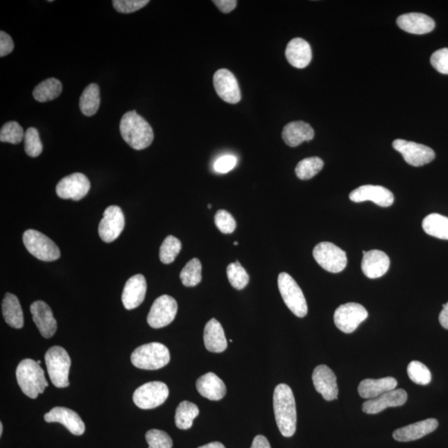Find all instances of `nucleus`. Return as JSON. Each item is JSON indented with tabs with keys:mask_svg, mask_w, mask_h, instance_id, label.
Masks as SVG:
<instances>
[{
	"mask_svg": "<svg viewBox=\"0 0 448 448\" xmlns=\"http://www.w3.org/2000/svg\"><path fill=\"white\" fill-rule=\"evenodd\" d=\"M275 418L282 436L293 437L297 429V408L291 388L280 384L275 388L273 395Z\"/></svg>",
	"mask_w": 448,
	"mask_h": 448,
	"instance_id": "nucleus-1",
	"label": "nucleus"
},
{
	"mask_svg": "<svg viewBox=\"0 0 448 448\" xmlns=\"http://www.w3.org/2000/svg\"><path fill=\"white\" fill-rule=\"evenodd\" d=\"M120 130L122 138L134 150L146 149L154 141L150 125L135 111L126 112L122 117Z\"/></svg>",
	"mask_w": 448,
	"mask_h": 448,
	"instance_id": "nucleus-2",
	"label": "nucleus"
},
{
	"mask_svg": "<svg viewBox=\"0 0 448 448\" xmlns=\"http://www.w3.org/2000/svg\"><path fill=\"white\" fill-rule=\"evenodd\" d=\"M16 377L21 390L31 399H37L49 386L44 370L31 359H25L19 363L16 370Z\"/></svg>",
	"mask_w": 448,
	"mask_h": 448,
	"instance_id": "nucleus-3",
	"label": "nucleus"
},
{
	"mask_svg": "<svg viewBox=\"0 0 448 448\" xmlns=\"http://www.w3.org/2000/svg\"><path fill=\"white\" fill-rule=\"evenodd\" d=\"M130 361L138 369L156 370L168 365L171 361V354L166 345L154 342L135 349Z\"/></svg>",
	"mask_w": 448,
	"mask_h": 448,
	"instance_id": "nucleus-4",
	"label": "nucleus"
},
{
	"mask_svg": "<svg viewBox=\"0 0 448 448\" xmlns=\"http://www.w3.org/2000/svg\"><path fill=\"white\" fill-rule=\"evenodd\" d=\"M45 363L51 382L55 387L69 386L71 359L65 349L61 346L50 348L45 354Z\"/></svg>",
	"mask_w": 448,
	"mask_h": 448,
	"instance_id": "nucleus-5",
	"label": "nucleus"
},
{
	"mask_svg": "<svg viewBox=\"0 0 448 448\" xmlns=\"http://www.w3.org/2000/svg\"><path fill=\"white\" fill-rule=\"evenodd\" d=\"M277 282L279 291L286 307L300 318L305 317L308 312L307 303L297 282L288 273H282L279 274Z\"/></svg>",
	"mask_w": 448,
	"mask_h": 448,
	"instance_id": "nucleus-6",
	"label": "nucleus"
},
{
	"mask_svg": "<svg viewBox=\"0 0 448 448\" xmlns=\"http://www.w3.org/2000/svg\"><path fill=\"white\" fill-rule=\"evenodd\" d=\"M23 242L28 252L37 259L53 261L60 259L61 252L57 244L39 231L35 230L25 231Z\"/></svg>",
	"mask_w": 448,
	"mask_h": 448,
	"instance_id": "nucleus-7",
	"label": "nucleus"
},
{
	"mask_svg": "<svg viewBox=\"0 0 448 448\" xmlns=\"http://www.w3.org/2000/svg\"><path fill=\"white\" fill-rule=\"evenodd\" d=\"M313 257L321 268L331 273H339L347 266V257L345 251L329 242L317 244Z\"/></svg>",
	"mask_w": 448,
	"mask_h": 448,
	"instance_id": "nucleus-8",
	"label": "nucleus"
},
{
	"mask_svg": "<svg viewBox=\"0 0 448 448\" xmlns=\"http://www.w3.org/2000/svg\"><path fill=\"white\" fill-rule=\"evenodd\" d=\"M169 393L166 384L159 381L146 383L135 391L133 401L139 408L153 409L166 402Z\"/></svg>",
	"mask_w": 448,
	"mask_h": 448,
	"instance_id": "nucleus-9",
	"label": "nucleus"
},
{
	"mask_svg": "<svg viewBox=\"0 0 448 448\" xmlns=\"http://www.w3.org/2000/svg\"><path fill=\"white\" fill-rule=\"evenodd\" d=\"M368 311L361 304L350 302L337 308L334 314L336 327L346 334L353 333L367 319Z\"/></svg>",
	"mask_w": 448,
	"mask_h": 448,
	"instance_id": "nucleus-10",
	"label": "nucleus"
},
{
	"mask_svg": "<svg viewBox=\"0 0 448 448\" xmlns=\"http://www.w3.org/2000/svg\"><path fill=\"white\" fill-rule=\"evenodd\" d=\"M178 311V304L171 295H163L155 300L147 316L150 327L160 329L173 322Z\"/></svg>",
	"mask_w": 448,
	"mask_h": 448,
	"instance_id": "nucleus-11",
	"label": "nucleus"
},
{
	"mask_svg": "<svg viewBox=\"0 0 448 448\" xmlns=\"http://www.w3.org/2000/svg\"><path fill=\"white\" fill-rule=\"evenodd\" d=\"M393 147L403 155L406 162L414 167L424 166L435 159V152L422 144L398 139L393 142Z\"/></svg>",
	"mask_w": 448,
	"mask_h": 448,
	"instance_id": "nucleus-12",
	"label": "nucleus"
},
{
	"mask_svg": "<svg viewBox=\"0 0 448 448\" xmlns=\"http://www.w3.org/2000/svg\"><path fill=\"white\" fill-rule=\"evenodd\" d=\"M91 189L89 180L82 173H74L58 182L56 193L62 200H81Z\"/></svg>",
	"mask_w": 448,
	"mask_h": 448,
	"instance_id": "nucleus-13",
	"label": "nucleus"
},
{
	"mask_svg": "<svg viewBox=\"0 0 448 448\" xmlns=\"http://www.w3.org/2000/svg\"><path fill=\"white\" fill-rule=\"evenodd\" d=\"M125 227V217L120 207L109 206L101 219L98 234L103 242L110 243L119 238Z\"/></svg>",
	"mask_w": 448,
	"mask_h": 448,
	"instance_id": "nucleus-14",
	"label": "nucleus"
},
{
	"mask_svg": "<svg viewBox=\"0 0 448 448\" xmlns=\"http://www.w3.org/2000/svg\"><path fill=\"white\" fill-rule=\"evenodd\" d=\"M214 85L218 96L227 103L236 104L242 98L238 81L230 70H218L214 76Z\"/></svg>",
	"mask_w": 448,
	"mask_h": 448,
	"instance_id": "nucleus-15",
	"label": "nucleus"
},
{
	"mask_svg": "<svg viewBox=\"0 0 448 448\" xmlns=\"http://www.w3.org/2000/svg\"><path fill=\"white\" fill-rule=\"evenodd\" d=\"M350 200L354 203L372 201L380 207H390L394 204L395 196L383 186L363 185L350 193Z\"/></svg>",
	"mask_w": 448,
	"mask_h": 448,
	"instance_id": "nucleus-16",
	"label": "nucleus"
},
{
	"mask_svg": "<svg viewBox=\"0 0 448 448\" xmlns=\"http://www.w3.org/2000/svg\"><path fill=\"white\" fill-rule=\"evenodd\" d=\"M316 390L327 401L337 399L339 394L337 379L331 369L325 365L317 366L312 374Z\"/></svg>",
	"mask_w": 448,
	"mask_h": 448,
	"instance_id": "nucleus-17",
	"label": "nucleus"
},
{
	"mask_svg": "<svg viewBox=\"0 0 448 448\" xmlns=\"http://www.w3.org/2000/svg\"><path fill=\"white\" fill-rule=\"evenodd\" d=\"M44 420L46 422H58V424H62L76 436H81L85 433V424H84L81 417L74 410L67 408H53L50 412L45 414Z\"/></svg>",
	"mask_w": 448,
	"mask_h": 448,
	"instance_id": "nucleus-18",
	"label": "nucleus"
},
{
	"mask_svg": "<svg viewBox=\"0 0 448 448\" xmlns=\"http://www.w3.org/2000/svg\"><path fill=\"white\" fill-rule=\"evenodd\" d=\"M407 392L399 390H391L363 404V411L368 414H377L388 408L400 407L407 402Z\"/></svg>",
	"mask_w": 448,
	"mask_h": 448,
	"instance_id": "nucleus-19",
	"label": "nucleus"
},
{
	"mask_svg": "<svg viewBox=\"0 0 448 448\" xmlns=\"http://www.w3.org/2000/svg\"><path fill=\"white\" fill-rule=\"evenodd\" d=\"M147 284L145 277L141 274L135 275L128 279L122 293V303L126 310H133L145 300Z\"/></svg>",
	"mask_w": 448,
	"mask_h": 448,
	"instance_id": "nucleus-20",
	"label": "nucleus"
},
{
	"mask_svg": "<svg viewBox=\"0 0 448 448\" xmlns=\"http://www.w3.org/2000/svg\"><path fill=\"white\" fill-rule=\"evenodd\" d=\"M31 311L33 320L41 335L46 339L53 337L57 331L58 325L53 311L48 304L43 301L35 302L31 307Z\"/></svg>",
	"mask_w": 448,
	"mask_h": 448,
	"instance_id": "nucleus-21",
	"label": "nucleus"
},
{
	"mask_svg": "<svg viewBox=\"0 0 448 448\" xmlns=\"http://www.w3.org/2000/svg\"><path fill=\"white\" fill-rule=\"evenodd\" d=\"M361 268L363 274L370 279L379 278L388 272L390 266V257L380 250L363 252Z\"/></svg>",
	"mask_w": 448,
	"mask_h": 448,
	"instance_id": "nucleus-22",
	"label": "nucleus"
},
{
	"mask_svg": "<svg viewBox=\"0 0 448 448\" xmlns=\"http://www.w3.org/2000/svg\"><path fill=\"white\" fill-rule=\"evenodd\" d=\"M397 24L404 31L417 35L432 32L435 28L434 20L420 12H410L399 16L397 19Z\"/></svg>",
	"mask_w": 448,
	"mask_h": 448,
	"instance_id": "nucleus-23",
	"label": "nucleus"
},
{
	"mask_svg": "<svg viewBox=\"0 0 448 448\" xmlns=\"http://www.w3.org/2000/svg\"><path fill=\"white\" fill-rule=\"evenodd\" d=\"M438 427V422L435 418H429L415 424H410L395 431L393 438L398 442H412L426 436Z\"/></svg>",
	"mask_w": 448,
	"mask_h": 448,
	"instance_id": "nucleus-24",
	"label": "nucleus"
},
{
	"mask_svg": "<svg viewBox=\"0 0 448 448\" xmlns=\"http://www.w3.org/2000/svg\"><path fill=\"white\" fill-rule=\"evenodd\" d=\"M286 58L295 69H305L312 59L311 48L306 40L297 37L291 40L286 49Z\"/></svg>",
	"mask_w": 448,
	"mask_h": 448,
	"instance_id": "nucleus-25",
	"label": "nucleus"
},
{
	"mask_svg": "<svg viewBox=\"0 0 448 448\" xmlns=\"http://www.w3.org/2000/svg\"><path fill=\"white\" fill-rule=\"evenodd\" d=\"M315 137L313 128L304 121H293L285 126L282 139L287 146L297 147L305 141H310Z\"/></svg>",
	"mask_w": 448,
	"mask_h": 448,
	"instance_id": "nucleus-26",
	"label": "nucleus"
},
{
	"mask_svg": "<svg viewBox=\"0 0 448 448\" xmlns=\"http://www.w3.org/2000/svg\"><path fill=\"white\" fill-rule=\"evenodd\" d=\"M397 386H398V381L393 377L379 379H367L359 384L358 391L361 398L373 399L388 391L396 390Z\"/></svg>",
	"mask_w": 448,
	"mask_h": 448,
	"instance_id": "nucleus-27",
	"label": "nucleus"
},
{
	"mask_svg": "<svg viewBox=\"0 0 448 448\" xmlns=\"http://www.w3.org/2000/svg\"><path fill=\"white\" fill-rule=\"evenodd\" d=\"M196 388L203 397L213 401L222 399L227 392L223 380L211 372L197 380Z\"/></svg>",
	"mask_w": 448,
	"mask_h": 448,
	"instance_id": "nucleus-28",
	"label": "nucleus"
},
{
	"mask_svg": "<svg viewBox=\"0 0 448 448\" xmlns=\"http://www.w3.org/2000/svg\"><path fill=\"white\" fill-rule=\"evenodd\" d=\"M204 341L207 350L210 352L222 353L227 347V342L222 325L216 319H211L206 324Z\"/></svg>",
	"mask_w": 448,
	"mask_h": 448,
	"instance_id": "nucleus-29",
	"label": "nucleus"
},
{
	"mask_svg": "<svg viewBox=\"0 0 448 448\" xmlns=\"http://www.w3.org/2000/svg\"><path fill=\"white\" fill-rule=\"evenodd\" d=\"M2 312L4 320L10 327L15 329L24 327L23 310L16 295L12 293L6 294L2 303Z\"/></svg>",
	"mask_w": 448,
	"mask_h": 448,
	"instance_id": "nucleus-30",
	"label": "nucleus"
},
{
	"mask_svg": "<svg viewBox=\"0 0 448 448\" xmlns=\"http://www.w3.org/2000/svg\"><path fill=\"white\" fill-rule=\"evenodd\" d=\"M100 103V88L96 84L92 83L85 88L80 97V110L86 117L94 116L98 111Z\"/></svg>",
	"mask_w": 448,
	"mask_h": 448,
	"instance_id": "nucleus-31",
	"label": "nucleus"
},
{
	"mask_svg": "<svg viewBox=\"0 0 448 448\" xmlns=\"http://www.w3.org/2000/svg\"><path fill=\"white\" fill-rule=\"evenodd\" d=\"M427 234L439 239L448 240V218L438 214H431L422 221Z\"/></svg>",
	"mask_w": 448,
	"mask_h": 448,
	"instance_id": "nucleus-32",
	"label": "nucleus"
},
{
	"mask_svg": "<svg viewBox=\"0 0 448 448\" xmlns=\"http://www.w3.org/2000/svg\"><path fill=\"white\" fill-rule=\"evenodd\" d=\"M62 92V83L58 79L52 78L40 83L33 90V96L39 103H46L58 98Z\"/></svg>",
	"mask_w": 448,
	"mask_h": 448,
	"instance_id": "nucleus-33",
	"label": "nucleus"
},
{
	"mask_svg": "<svg viewBox=\"0 0 448 448\" xmlns=\"http://www.w3.org/2000/svg\"><path fill=\"white\" fill-rule=\"evenodd\" d=\"M200 413L198 406L189 401L181 402L175 412V424L177 428L187 430L193 426V422Z\"/></svg>",
	"mask_w": 448,
	"mask_h": 448,
	"instance_id": "nucleus-34",
	"label": "nucleus"
},
{
	"mask_svg": "<svg viewBox=\"0 0 448 448\" xmlns=\"http://www.w3.org/2000/svg\"><path fill=\"white\" fill-rule=\"evenodd\" d=\"M323 166V160L319 157L306 158L298 164L295 167V175L300 180H310L318 174Z\"/></svg>",
	"mask_w": 448,
	"mask_h": 448,
	"instance_id": "nucleus-35",
	"label": "nucleus"
},
{
	"mask_svg": "<svg viewBox=\"0 0 448 448\" xmlns=\"http://www.w3.org/2000/svg\"><path fill=\"white\" fill-rule=\"evenodd\" d=\"M180 277L185 286L193 287L200 284L202 281L200 261L198 259L190 260L181 270Z\"/></svg>",
	"mask_w": 448,
	"mask_h": 448,
	"instance_id": "nucleus-36",
	"label": "nucleus"
},
{
	"mask_svg": "<svg viewBox=\"0 0 448 448\" xmlns=\"http://www.w3.org/2000/svg\"><path fill=\"white\" fill-rule=\"evenodd\" d=\"M182 243L174 236H168L160 248V259L164 264H171L181 251Z\"/></svg>",
	"mask_w": 448,
	"mask_h": 448,
	"instance_id": "nucleus-37",
	"label": "nucleus"
},
{
	"mask_svg": "<svg viewBox=\"0 0 448 448\" xmlns=\"http://www.w3.org/2000/svg\"><path fill=\"white\" fill-rule=\"evenodd\" d=\"M227 276L232 286L236 290L245 288L250 280L248 273L239 264V261L227 266Z\"/></svg>",
	"mask_w": 448,
	"mask_h": 448,
	"instance_id": "nucleus-38",
	"label": "nucleus"
},
{
	"mask_svg": "<svg viewBox=\"0 0 448 448\" xmlns=\"http://www.w3.org/2000/svg\"><path fill=\"white\" fill-rule=\"evenodd\" d=\"M408 374L413 383L427 386L432 381V374L424 363L420 361H412L408 366Z\"/></svg>",
	"mask_w": 448,
	"mask_h": 448,
	"instance_id": "nucleus-39",
	"label": "nucleus"
},
{
	"mask_svg": "<svg viewBox=\"0 0 448 448\" xmlns=\"http://www.w3.org/2000/svg\"><path fill=\"white\" fill-rule=\"evenodd\" d=\"M25 132L18 122L10 121L4 124L0 132V141L18 145L24 139Z\"/></svg>",
	"mask_w": 448,
	"mask_h": 448,
	"instance_id": "nucleus-40",
	"label": "nucleus"
},
{
	"mask_svg": "<svg viewBox=\"0 0 448 448\" xmlns=\"http://www.w3.org/2000/svg\"><path fill=\"white\" fill-rule=\"evenodd\" d=\"M24 145L25 152L31 157L35 158L41 155L43 152V144L37 129L31 128L25 132Z\"/></svg>",
	"mask_w": 448,
	"mask_h": 448,
	"instance_id": "nucleus-41",
	"label": "nucleus"
},
{
	"mask_svg": "<svg viewBox=\"0 0 448 448\" xmlns=\"http://www.w3.org/2000/svg\"><path fill=\"white\" fill-rule=\"evenodd\" d=\"M146 439L149 448H172L173 441L164 431L151 429L146 434Z\"/></svg>",
	"mask_w": 448,
	"mask_h": 448,
	"instance_id": "nucleus-42",
	"label": "nucleus"
},
{
	"mask_svg": "<svg viewBox=\"0 0 448 448\" xmlns=\"http://www.w3.org/2000/svg\"><path fill=\"white\" fill-rule=\"evenodd\" d=\"M215 225L224 234H230L236 230V223L234 217L226 210H218L214 218Z\"/></svg>",
	"mask_w": 448,
	"mask_h": 448,
	"instance_id": "nucleus-43",
	"label": "nucleus"
},
{
	"mask_svg": "<svg viewBox=\"0 0 448 448\" xmlns=\"http://www.w3.org/2000/svg\"><path fill=\"white\" fill-rule=\"evenodd\" d=\"M113 6L122 14L137 12L150 3L149 0H114Z\"/></svg>",
	"mask_w": 448,
	"mask_h": 448,
	"instance_id": "nucleus-44",
	"label": "nucleus"
},
{
	"mask_svg": "<svg viewBox=\"0 0 448 448\" xmlns=\"http://www.w3.org/2000/svg\"><path fill=\"white\" fill-rule=\"evenodd\" d=\"M430 62L438 73L448 75V49L436 51L431 56Z\"/></svg>",
	"mask_w": 448,
	"mask_h": 448,
	"instance_id": "nucleus-45",
	"label": "nucleus"
},
{
	"mask_svg": "<svg viewBox=\"0 0 448 448\" xmlns=\"http://www.w3.org/2000/svg\"><path fill=\"white\" fill-rule=\"evenodd\" d=\"M238 160L234 155H227L221 156L214 163V170L221 174H226L236 166Z\"/></svg>",
	"mask_w": 448,
	"mask_h": 448,
	"instance_id": "nucleus-46",
	"label": "nucleus"
},
{
	"mask_svg": "<svg viewBox=\"0 0 448 448\" xmlns=\"http://www.w3.org/2000/svg\"><path fill=\"white\" fill-rule=\"evenodd\" d=\"M15 44L12 37L6 32H0V57H6L14 50Z\"/></svg>",
	"mask_w": 448,
	"mask_h": 448,
	"instance_id": "nucleus-47",
	"label": "nucleus"
},
{
	"mask_svg": "<svg viewBox=\"0 0 448 448\" xmlns=\"http://www.w3.org/2000/svg\"><path fill=\"white\" fill-rule=\"evenodd\" d=\"M213 3L224 14H228V12L234 10L236 7V3H238L236 0H214Z\"/></svg>",
	"mask_w": 448,
	"mask_h": 448,
	"instance_id": "nucleus-48",
	"label": "nucleus"
},
{
	"mask_svg": "<svg viewBox=\"0 0 448 448\" xmlns=\"http://www.w3.org/2000/svg\"><path fill=\"white\" fill-rule=\"evenodd\" d=\"M251 448H270V446L267 438L263 435H259L253 439Z\"/></svg>",
	"mask_w": 448,
	"mask_h": 448,
	"instance_id": "nucleus-49",
	"label": "nucleus"
},
{
	"mask_svg": "<svg viewBox=\"0 0 448 448\" xmlns=\"http://www.w3.org/2000/svg\"><path fill=\"white\" fill-rule=\"evenodd\" d=\"M442 307L443 309L439 315V322L443 328L448 329V302Z\"/></svg>",
	"mask_w": 448,
	"mask_h": 448,
	"instance_id": "nucleus-50",
	"label": "nucleus"
},
{
	"mask_svg": "<svg viewBox=\"0 0 448 448\" xmlns=\"http://www.w3.org/2000/svg\"><path fill=\"white\" fill-rule=\"evenodd\" d=\"M198 448H226V447H224L221 442H210L209 443V445H206L200 447Z\"/></svg>",
	"mask_w": 448,
	"mask_h": 448,
	"instance_id": "nucleus-51",
	"label": "nucleus"
},
{
	"mask_svg": "<svg viewBox=\"0 0 448 448\" xmlns=\"http://www.w3.org/2000/svg\"><path fill=\"white\" fill-rule=\"evenodd\" d=\"M3 434V424L2 422H0V435L2 436Z\"/></svg>",
	"mask_w": 448,
	"mask_h": 448,
	"instance_id": "nucleus-52",
	"label": "nucleus"
},
{
	"mask_svg": "<svg viewBox=\"0 0 448 448\" xmlns=\"http://www.w3.org/2000/svg\"><path fill=\"white\" fill-rule=\"evenodd\" d=\"M234 244L235 245V246H238L239 243L238 242H234Z\"/></svg>",
	"mask_w": 448,
	"mask_h": 448,
	"instance_id": "nucleus-53",
	"label": "nucleus"
},
{
	"mask_svg": "<svg viewBox=\"0 0 448 448\" xmlns=\"http://www.w3.org/2000/svg\"><path fill=\"white\" fill-rule=\"evenodd\" d=\"M208 208H209V209H211V208H212V205H208Z\"/></svg>",
	"mask_w": 448,
	"mask_h": 448,
	"instance_id": "nucleus-54",
	"label": "nucleus"
},
{
	"mask_svg": "<svg viewBox=\"0 0 448 448\" xmlns=\"http://www.w3.org/2000/svg\"><path fill=\"white\" fill-rule=\"evenodd\" d=\"M37 363H39V365H40L41 361H37Z\"/></svg>",
	"mask_w": 448,
	"mask_h": 448,
	"instance_id": "nucleus-55",
	"label": "nucleus"
}]
</instances>
